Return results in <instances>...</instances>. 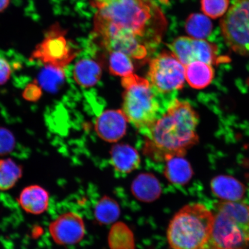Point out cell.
Wrapping results in <instances>:
<instances>
[{
    "mask_svg": "<svg viewBox=\"0 0 249 249\" xmlns=\"http://www.w3.org/2000/svg\"><path fill=\"white\" fill-rule=\"evenodd\" d=\"M9 0H0V12H2L8 7Z\"/></svg>",
    "mask_w": 249,
    "mask_h": 249,
    "instance_id": "obj_28",
    "label": "cell"
},
{
    "mask_svg": "<svg viewBox=\"0 0 249 249\" xmlns=\"http://www.w3.org/2000/svg\"><path fill=\"white\" fill-rule=\"evenodd\" d=\"M65 79L64 68L46 65L39 76V83L42 88L49 92L58 91Z\"/></svg>",
    "mask_w": 249,
    "mask_h": 249,
    "instance_id": "obj_21",
    "label": "cell"
},
{
    "mask_svg": "<svg viewBox=\"0 0 249 249\" xmlns=\"http://www.w3.org/2000/svg\"><path fill=\"white\" fill-rule=\"evenodd\" d=\"M11 75V68L5 59L0 57V85L8 82Z\"/></svg>",
    "mask_w": 249,
    "mask_h": 249,
    "instance_id": "obj_27",
    "label": "cell"
},
{
    "mask_svg": "<svg viewBox=\"0 0 249 249\" xmlns=\"http://www.w3.org/2000/svg\"><path fill=\"white\" fill-rule=\"evenodd\" d=\"M201 4L204 14L216 18L226 13L229 7V0H201Z\"/></svg>",
    "mask_w": 249,
    "mask_h": 249,
    "instance_id": "obj_24",
    "label": "cell"
},
{
    "mask_svg": "<svg viewBox=\"0 0 249 249\" xmlns=\"http://www.w3.org/2000/svg\"><path fill=\"white\" fill-rule=\"evenodd\" d=\"M94 33L102 45L138 40L147 48L160 42L166 18L152 0H92Z\"/></svg>",
    "mask_w": 249,
    "mask_h": 249,
    "instance_id": "obj_1",
    "label": "cell"
},
{
    "mask_svg": "<svg viewBox=\"0 0 249 249\" xmlns=\"http://www.w3.org/2000/svg\"><path fill=\"white\" fill-rule=\"evenodd\" d=\"M220 21L227 44L238 54L249 57V0H232Z\"/></svg>",
    "mask_w": 249,
    "mask_h": 249,
    "instance_id": "obj_6",
    "label": "cell"
},
{
    "mask_svg": "<svg viewBox=\"0 0 249 249\" xmlns=\"http://www.w3.org/2000/svg\"><path fill=\"white\" fill-rule=\"evenodd\" d=\"M213 213V229L205 249L249 248V205L223 201Z\"/></svg>",
    "mask_w": 249,
    "mask_h": 249,
    "instance_id": "obj_4",
    "label": "cell"
},
{
    "mask_svg": "<svg viewBox=\"0 0 249 249\" xmlns=\"http://www.w3.org/2000/svg\"><path fill=\"white\" fill-rule=\"evenodd\" d=\"M198 114L191 104L175 99L166 113L147 129L144 154L158 162L184 157L198 142Z\"/></svg>",
    "mask_w": 249,
    "mask_h": 249,
    "instance_id": "obj_2",
    "label": "cell"
},
{
    "mask_svg": "<svg viewBox=\"0 0 249 249\" xmlns=\"http://www.w3.org/2000/svg\"><path fill=\"white\" fill-rule=\"evenodd\" d=\"M22 175V167L14 160L9 158L0 160V191L13 188Z\"/></svg>",
    "mask_w": 249,
    "mask_h": 249,
    "instance_id": "obj_19",
    "label": "cell"
},
{
    "mask_svg": "<svg viewBox=\"0 0 249 249\" xmlns=\"http://www.w3.org/2000/svg\"><path fill=\"white\" fill-rule=\"evenodd\" d=\"M102 76V68L97 62L90 59L78 61L73 70V77L81 86L89 88L95 86Z\"/></svg>",
    "mask_w": 249,
    "mask_h": 249,
    "instance_id": "obj_18",
    "label": "cell"
},
{
    "mask_svg": "<svg viewBox=\"0 0 249 249\" xmlns=\"http://www.w3.org/2000/svg\"><path fill=\"white\" fill-rule=\"evenodd\" d=\"M185 80L195 89L206 88L213 82L214 71L211 65L194 61L185 66Z\"/></svg>",
    "mask_w": 249,
    "mask_h": 249,
    "instance_id": "obj_15",
    "label": "cell"
},
{
    "mask_svg": "<svg viewBox=\"0 0 249 249\" xmlns=\"http://www.w3.org/2000/svg\"><path fill=\"white\" fill-rule=\"evenodd\" d=\"M110 52L109 70L111 74L124 77L133 73L134 67L128 55L118 51Z\"/></svg>",
    "mask_w": 249,
    "mask_h": 249,
    "instance_id": "obj_23",
    "label": "cell"
},
{
    "mask_svg": "<svg viewBox=\"0 0 249 249\" xmlns=\"http://www.w3.org/2000/svg\"><path fill=\"white\" fill-rule=\"evenodd\" d=\"M148 78L158 92L169 93L182 89L185 66L171 51H163L149 64Z\"/></svg>",
    "mask_w": 249,
    "mask_h": 249,
    "instance_id": "obj_7",
    "label": "cell"
},
{
    "mask_svg": "<svg viewBox=\"0 0 249 249\" xmlns=\"http://www.w3.org/2000/svg\"><path fill=\"white\" fill-rule=\"evenodd\" d=\"M41 88L37 84H30L23 92V97L29 101H36L41 96Z\"/></svg>",
    "mask_w": 249,
    "mask_h": 249,
    "instance_id": "obj_26",
    "label": "cell"
},
{
    "mask_svg": "<svg viewBox=\"0 0 249 249\" xmlns=\"http://www.w3.org/2000/svg\"><path fill=\"white\" fill-rule=\"evenodd\" d=\"M213 223V213L204 205H187L171 220L167 230L168 243L172 249H205Z\"/></svg>",
    "mask_w": 249,
    "mask_h": 249,
    "instance_id": "obj_3",
    "label": "cell"
},
{
    "mask_svg": "<svg viewBox=\"0 0 249 249\" xmlns=\"http://www.w3.org/2000/svg\"><path fill=\"white\" fill-rule=\"evenodd\" d=\"M185 31L193 38L205 39L210 36L213 29V24L206 16L193 14L187 18Z\"/></svg>",
    "mask_w": 249,
    "mask_h": 249,
    "instance_id": "obj_20",
    "label": "cell"
},
{
    "mask_svg": "<svg viewBox=\"0 0 249 249\" xmlns=\"http://www.w3.org/2000/svg\"><path fill=\"white\" fill-rule=\"evenodd\" d=\"M161 2L164 3V4H166L168 2V0H160Z\"/></svg>",
    "mask_w": 249,
    "mask_h": 249,
    "instance_id": "obj_29",
    "label": "cell"
},
{
    "mask_svg": "<svg viewBox=\"0 0 249 249\" xmlns=\"http://www.w3.org/2000/svg\"><path fill=\"white\" fill-rule=\"evenodd\" d=\"M16 144L15 137L9 130L0 127V156L11 153Z\"/></svg>",
    "mask_w": 249,
    "mask_h": 249,
    "instance_id": "obj_25",
    "label": "cell"
},
{
    "mask_svg": "<svg viewBox=\"0 0 249 249\" xmlns=\"http://www.w3.org/2000/svg\"><path fill=\"white\" fill-rule=\"evenodd\" d=\"M111 163L118 172L128 174L138 169L140 164V157L138 151L127 144H116L112 147Z\"/></svg>",
    "mask_w": 249,
    "mask_h": 249,
    "instance_id": "obj_13",
    "label": "cell"
},
{
    "mask_svg": "<svg viewBox=\"0 0 249 249\" xmlns=\"http://www.w3.org/2000/svg\"><path fill=\"white\" fill-rule=\"evenodd\" d=\"M132 192L139 200L149 202L160 197L161 188L156 177L150 174H140L134 180Z\"/></svg>",
    "mask_w": 249,
    "mask_h": 249,
    "instance_id": "obj_16",
    "label": "cell"
},
{
    "mask_svg": "<svg viewBox=\"0 0 249 249\" xmlns=\"http://www.w3.org/2000/svg\"><path fill=\"white\" fill-rule=\"evenodd\" d=\"M18 204L28 213L38 215L48 210L50 196L48 191L38 185H31L24 188L18 198Z\"/></svg>",
    "mask_w": 249,
    "mask_h": 249,
    "instance_id": "obj_12",
    "label": "cell"
},
{
    "mask_svg": "<svg viewBox=\"0 0 249 249\" xmlns=\"http://www.w3.org/2000/svg\"><path fill=\"white\" fill-rule=\"evenodd\" d=\"M169 47L184 66L194 61L213 65L227 63L230 60L227 56L219 55L217 46L205 39L180 36Z\"/></svg>",
    "mask_w": 249,
    "mask_h": 249,
    "instance_id": "obj_9",
    "label": "cell"
},
{
    "mask_svg": "<svg viewBox=\"0 0 249 249\" xmlns=\"http://www.w3.org/2000/svg\"><path fill=\"white\" fill-rule=\"evenodd\" d=\"M85 222L80 214L68 212L60 214L49 226V232L53 241L61 246L78 244L85 236Z\"/></svg>",
    "mask_w": 249,
    "mask_h": 249,
    "instance_id": "obj_10",
    "label": "cell"
},
{
    "mask_svg": "<svg viewBox=\"0 0 249 249\" xmlns=\"http://www.w3.org/2000/svg\"><path fill=\"white\" fill-rule=\"evenodd\" d=\"M120 207L118 204L108 197H103L96 204L95 214L96 220L102 224H110L119 217Z\"/></svg>",
    "mask_w": 249,
    "mask_h": 249,
    "instance_id": "obj_22",
    "label": "cell"
},
{
    "mask_svg": "<svg viewBox=\"0 0 249 249\" xmlns=\"http://www.w3.org/2000/svg\"><path fill=\"white\" fill-rule=\"evenodd\" d=\"M212 191L225 201H239L245 194V186L238 180L229 176H219L212 180Z\"/></svg>",
    "mask_w": 249,
    "mask_h": 249,
    "instance_id": "obj_14",
    "label": "cell"
},
{
    "mask_svg": "<svg viewBox=\"0 0 249 249\" xmlns=\"http://www.w3.org/2000/svg\"><path fill=\"white\" fill-rule=\"evenodd\" d=\"M65 31L58 24L46 33L44 39L36 47L31 59L46 66L64 68L72 61L77 51L65 38Z\"/></svg>",
    "mask_w": 249,
    "mask_h": 249,
    "instance_id": "obj_8",
    "label": "cell"
},
{
    "mask_svg": "<svg viewBox=\"0 0 249 249\" xmlns=\"http://www.w3.org/2000/svg\"><path fill=\"white\" fill-rule=\"evenodd\" d=\"M194 174L191 164L183 157H176L166 161L164 175L174 185H184L189 182Z\"/></svg>",
    "mask_w": 249,
    "mask_h": 249,
    "instance_id": "obj_17",
    "label": "cell"
},
{
    "mask_svg": "<svg viewBox=\"0 0 249 249\" xmlns=\"http://www.w3.org/2000/svg\"><path fill=\"white\" fill-rule=\"evenodd\" d=\"M127 122L122 110H107L98 117L95 129L102 139L108 142H115L125 134Z\"/></svg>",
    "mask_w": 249,
    "mask_h": 249,
    "instance_id": "obj_11",
    "label": "cell"
},
{
    "mask_svg": "<svg viewBox=\"0 0 249 249\" xmlns=\"http://www.w3.org/2000/svg\"><path fill=\"white\" fill-rule=\"evenodd\" d=\"M123 111L137 128L147 129L157 118L159 105L147 79L130 74L123 78Z\"/></svg>",
    "mask_w": 249,
    "mask_h": 249,
    "instance_id": "obj_5",
    "label": "cell"
}]
</instances>
